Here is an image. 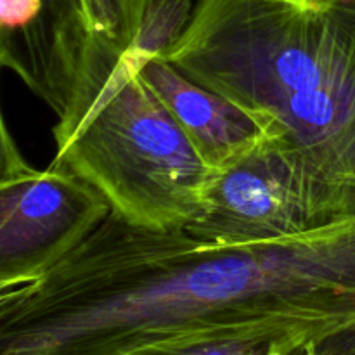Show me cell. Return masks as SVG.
I'll list each match as a JSON object with an SVG mask.
<instances>
[{
  "label": "cell",
  "mask_w": 355,
  "mask_h": 355,
  "mask_svg": "<svg viewBox=\"0 0 355 355\" xmlns=\"http://www.w3.org/2000/svg\"><path fill=\"white\" fill-rule=\"evenodd\" d=\"M355 338V217L210 245L110 217L37 281L0 291V355H137L208 340Z\"/></svg>",
  "instance_id": "obj_1"
},
{
  "label": "cell",
  "mask_w": 355,
  "mask_h": 355,
  "mask_svg": "<svg viewBox=\"0 0 355 355\" xmlns=\"http://www.w3.org/2000/svg\"><path fill=\"white\" fill-rule=\"evenodd\" d=\"M162 54L312 172L355 187V0H198Z\"/></svg>",
  "instance_id": "obj_2"
},
{
  "label": "cell",
  "mask_w": 355,
  "mask_h": 355,
  "mask_svg": "<svg viewBox=\"0 0 355 355\" xmlns=\"http://www.w3.org/2000/svg\"><path fill=\"white\" fill-rule=\"evenodd\" d=\"M52 135L55 159L135 227L186 229L203 211L217 175L139 76L132 51L71 116L58 120Z\"/></svg>",
  "instance_id": "obj_3"
},
{
  "label": "cell",
  "mask_w": 355,
  "mask_h": 355,
  "mask_svg": "<svg viewBox=\"0 0 355 355\" xmlns=\"http://www.w3.org/2000/svg\"><path fill=\"white\" fill-rule=\"evenodd\" d=\"M355 217V187L335 182L276 142L215 175L200 217L184 231L210 245L276 241Z\"/></svg>",
  "instance_id": "obj_4"
},
{
  "label": "cell",
  "mask_w": 355,
  "mask_h": 355,
  "mask_svg": "<svg viewBox=\"0 0 355 355\" xmlns=\"http://www.w3.org/2000/svg\"><path fill=\"white\" fill-rule=\"evenodd\" d=\"M111 214L106 198L59 159L31 165L0 120V291L37 281Z\"/></svg>",
  "instance_id": "obj_5"
},
{
  "label": "cell",
  "mask_w": 355,
  "mask_h": 355,
  "mask_svg": "<svg viewBox=\"0 0 355 355\" xmlns=\"http://www.w3.org/2000/svg\"><path fill=\"white\" fill-rule=\"evenodd\" d=\"M118 55L94 33L82 0H0V64L58 120L89 99Z\"/></svg>",
  "instance_id": "obj_6"
},
{
  "label": "cell",
  "mask_w": 355,
  "mask_h": 355,
  "mask_svg": "<svg viewBox=\"0 0 355 355\" xmlns=\"http://www.w3.org/2000/svg\"><path fill=\"white\" fill-rule=\"evenodd\" d=\"M137 355H347V347L297 335L208 340Z\"/></svg>",
  "instance_id": "obj_7"
},
{
  "label": "cell",
  "mask_w": 355,
  "mask_h": 355,
  "mask_svg": "<svg viewBox=\"0 0 355 355\" xmlns=\"http://www.w3.org/2000/svg\"><path fill=\"white\" fill-rule=\"evenodd\" d=\"M94 33L127 54L137 42L149 0H82Z\"/></svg>",
  "instance_id": "obj_8"
},
{
  "label": "cell",
  "mask_w": 355,
  "mask_h": 355,
  "mask_svg": "<svg viewBox=\"0 0 355 355\" xmlns=\"http://www.w3.org/2000/svg\"><path fill=\"white\" fill-rule=\"evenodd\" d=\"M302 2H307V3H321L324 0H302Z\"/></svg>",
  "instance_id": "obj_9"
},
{
  "label": "cell",
  "mask_w": 355,
  "mask_h": 355,
  "mask_svg": "<svg viewBox=\"0 0 355 355\" xmlns=\"http://www.w3.org/2000/svg\"><path fill=\"white\" fill-rule=\"evenodd\" d=\"M347 355H355V343H354V347L349 350V354H347Z\"/></svg>",
  "instance_id": "obj_10"
}]
</instances>
